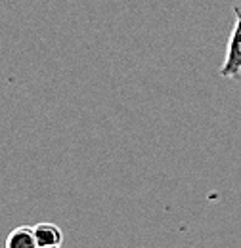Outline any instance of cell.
<instances>
[{
  "instance_id": "obj_1",
  "label": "cell",
  "mask_w": 241,
  "mask_h": 248,
  "mask_svg": "<svg viewBox=\"0 0 241 248\" xmlns=\"http://www.w3.org/2000/svg\"><path fill=\"white\" fill-rule=\"evenodd\" d=\"M218 73L224 78L241 77V6H234V27L228 36L226 56Z\"/></svg>"
},
{
  "instance_id": "obj_2",
  "label": "cell",
  "mask_w": 241,
  "mask_h": 248,
  "mask_svg": "<svg viewBox=\"0 0 241 248\" xmlns=\"http://www.w3.org/2000/svg\"><path fill=\"white\" fill-rule=\"evenodd\" d=\"M33 231H34V239L38 247H61L63 243V231L56 223L42 221V223H36Z\"/></svg>"
},
{
  "instance_id": "obj_3",
  "label": "cell",
  "mask_w": 241,
  "mask_h": 248,
  "mask_svg": "<svg viewBox=\"0 0 241 248\" xmlns=\"http://www.w3.org/2000/svg\"><path fill=\"white\" fill-rule=\"evenodd\" d=\"M4 248H38L33 227L31 225H19V227L12 229L10 235L6 237Z\"/></svg>"
},
{
  "instance_id": "obj_4",
  "label": "cell",
  "mask_w": 241,
  "mask_h": 248,
  "mask_svg": "<svg viewBox=\"0 0 241 248\" xmlns=\"http://www.w3.org/2000/svg\"><path fill=\"white\" fill-rule=\"evenodd\" d=\"M38 248H61V247H38Z\"/></svg>"
}]
</instances>
